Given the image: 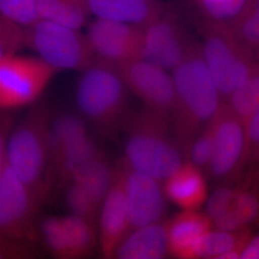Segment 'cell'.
<instances>
[{
  "instance_id": "cell-26",
  "label": "cell",
  "mask_w": 259,
  "mask_h": 259,
  "mask_svg": "<svg viewBox=\"0 0 259 259\" xmlns=\"http://www.w3.org/2000/svg\"><path fill=\"white\" fill-rule=\"evenodd\" d=\"M65 202L70 214L90 221L97 227L100 207L79 184L70 182L65 186Z\"/></svg>"
},
{
  "instance_id": "cell-34",
  "label": "cell",
  "mask_w": 259,
  "mask_h": 259,
  "mask_svg": "<svg viewBox=\"0 0 259 259\" xmlns=\"http://www.w3.org/2000/svg\"><path fill=\"white\" fill-rule=\"evenodd\" d=\"M13 126V117L10 111L0 109V179L7 165V142Z\"/></svg>"
},
{
  "instance_id": "cell-10",
  "label": "cell",
  "mask_w": 259,
  "mask_h": 259,
  "mask_svg": "<svg viewBox=\"0 0 259 259\" xmlns=\"http://www.w3.org/2000/svg\"><path fill=\"white\" fill-rule=\"evenodd\" d=\"M129 91L145 108L170 118L175 102L173 78L166 69L143 59L117 66Z\"/></svg>"
},
{
  "instance_id": "cell-23",
  "label": "cell",
  "mask_w": 259,
  "mask_h": 259,
  "mask_svg": "<svg viewBox=\"0 0 259 259\" xmlns=\"http://www.w3.org/2000/svg\"><path fill=\"white\" fill-rule=\"evenodd\" d=\"M225 102L246 125L250 117L259 110V66L257 63L248 79Z\"/></svg>"
},
{
  "instance_id": "cell-37",
  "label": "cell",
  "mask_w": 259,
  "mask_h": 259,
  "mask_svg": "<svg viewBox=\"0 0 259 259\" xmlns=\"http://www.w3.org/2000/svg\"><path fill=\"white\" fill-rule=\"evenodd\" d=\"M255 54H256L257 61H258V62H257V64H258V65L259 66V48L258 49H257V51H255Z\"/></svg>"
},
{
  "instance_id": "cell-21",
  "label": "cell",
  "mask_w": 259,
  "mask_h": 259,
  "mask_svg": "<svg viewBox=\"0 0 259 259\" xmlns=\"http://www.w3.org/2000/svg\"><path fill=\"white\" fill-rule=\"evenodd\" d=\"M61 217L67 236L71 259L91 256L97 250L98 244L97 226L72 214Z\"/></svg>"
},
{
  "instance_id": "cell-27",
  "label": "cell",
  "mask_w": 259,
  "mask_h": 259,
  "mask_svg": "<svg viewBox=\"0 0 259 259\" xmlns=\"http://www.w3.org/2000/svg\"><path fill=\"white\" fill-rule=\"evenodd\" d=\"M229 25L242 46L252 54L255 52L259 48V0Z\"/></svg>"
},
{
  "instance_id": "cell-14",
  "label": "cell",
  "mask_w": 259,
  "mask_h": 259,
  "mask_svg": "<svg viewBox=\"0 0 259 259\" xmlns=\"http://www.w3.org/2000/svg\"><path fill=\"white\" fill-rule=\"evenodd\" d=\"M193 45L173 19L157 15L143 26L141 59L166 70L176 69Z\"/></svg>"
},
{
  "instance_id": "cell-13",
  "label": "cell",
  "mask_w": 259,
  "mask_h": 259,
  "mask_svg": "<svg viewBox=\"0 0 259 259\" xmlns=\"http://www.w3.org/2000/svg\"><path fill=\"white\" fill-rule=\"evenodd\" d=\"M120 161L125 172V195L131 230L161 223L166 215V197L161 182L131 168L122 158Z\"/></svg>"
},
{
  "instance_id": "cell-25",
  "label": "cell",
  "mask_w": 259,
  "mask_h": 259,
  "mask_svg": "<svg viewBox=\"0 0 259 259\" xmlns=\"http://www.w3.org/2000/svg\"><path fill=\"white\" fill-rule=\"evenodd\" d=\"M258 217V196L252 191L236 190L231 208L217 220L229 228L241 230L254 223Z\"/></svg>"
},
{
  "instance_id": "cell-28",
  "label": "cell",
  "mask_w": 259,
  "mask_h": 259,
  "mask_svg": "<svg viewBox=\"0 0 259 259\" xmlns=\"http://www.w3.org/2000/svg\"><path fill=\"white\" fill-rule=\"evenodd\" d=\"M27 48V29L0 13V61Z\"/></svg>"
},
{
  "instance_id": "cell-29",
  "label": "cell",
  "mask_w": 259,
  "mask_h": 259,
  "mask_svg": "<svg viewBox=\"0 0 259 259\" xmlns=\"http://www.w3.org/2000/svg\"><path fill=\"white\" fill-rule=\"evenodd\" d=\"M214 145V128L212 120L196 138L189 150L187 161L207 175Z\"/></svg>"
},
{
  "instance_id": "cell-15",
  "label": "cell",
  "mask_w": 259,
  "mask_h": 259,
  "mask_svg": "<svg viewBox=\"0 0 259 259\" xmlns=\"http://www.w3.org/2000/svg\"><path fill=\"white\" fill-rule=\"evenodd\" d=\"M166 198L184 209H197L207 199V187L203 173L190 161L164 182Z\"/></svg>"
},
{
  "instance_id": "cell-12",
  "label": "cell",
  "mask_w": 259,
  "mask_h": 259,
  "mask_svg": "<svg viewBox=\"0 0 259 259\" xmlns=\"http://www.w3.org/2000/svg\"><path fill=\"white\" fill-rule=\"evenodd\" d=\"M125 189V172L120 161L115 164L111 187L100 207L97 221V252L102 258H114L116 250L131 233Z\"/></svg>"
},
{
  "instance_id": "cell-24",
  "label": "cell",
  "mask_w": 259,
  "mask_h": 259,
  "mask_svg": "<svg viewBox=\"0 0 259 259\" xmlns=\"http://www.w3.org/2000/svg\"><path fill=\"white\" fill-rule=\"evenodd\" d=\"M39 242L44 250L58 259H71L66 229L61 216L40 218L38 226Z\"/></svg>"
},
{
  "instance_id": "cell-17",
  "label": "cell",
  "mask_w": 259,
  "mask_h": 259,
  "mask_svg": "<svg viewBox=\"0 0 259 259\" xmlns=\"http://www.w3.org/2000/svg\"><path fill=\"white\" fill-rule=\"evenodd\" d=\"M166 223L169 254L185 258L187 250L199 237L211 231L212 221L206 213L184 209Z\"/></svg>"
},
{
  "instance_id": "cell-11",
  "label": "cell",
  "mask_w": 259,
  "mask_h": 259,
  "mask_svg": "<svg viewBox=\"0 0 259 259\" xmlns=\"http://www.w3.org/2000/svg\"><path fill=\"white\" fill-rule=\"evenodd\" d=\"M100 61L117 66L141 59L143 26L95 19L86 32Z\"/></svg>"
},
{
  "instance_id": "cell-2",
  "label": "cell",
  "mask_w": 259,
  "mask_h": 259,
  "mask_svg": "<svg viewBox=\"0 0 259 259\" xmlns=\"http://www.w3.org/2000/svg\"><path fill=\"white\" fill-rule=\"evenodd\" d=\"M129 90L115 65L104 61L81 71L75 100L79 115L99 134L115 139L123 131L131 112Z\"/></svg>"
},
{
  "instance_id": "cell-3",
  "label": "cell",
  "mask_w": 259,
  "mask_h": 259,
  "mask_svg": "<svg viewBox=\"0 0 259 259\" xmlns=\"http://www.w3.org/2000/svg\"><path fill=\"white\" fill-rule=\"evenodd\" d=\"M169 118L144 108L126 122L124 156L127 166L164 182L186 162L175 139L168 135Z\"/></svg>"
},
{
  "instance_id": "cell-18",
  "label": "cell",
  "mask_w": 259,
  "mask_h": 259,
  "mask_svg": "<svg viewBox=\"0 0 259 259\" xmlns=\"http://www.w3.org/2000/svg\"><path fill=\"white\" fill-rule=\"evenodd\" d=\"M97 19L144 26L157 15L148 0H83Z\"/></svg>"
},
{
  "instance_id": "cell-1",
  "label": "cell",
  "mask_w": 259,
  "mask_h": 259,
  "mask_svg": "<svg viewBox=\"0 0 259 259\" xmlns=\"http://www.w3.org/2000/svg\"><path fill=\"white\" fill-rule=\"evenodd\" d=\"M173 71L174 139L187 161L192 143L212 120L223 100L204 60L202 49L195 44Z\"/></svg>"
},
{
  "instance_id": "cell-7",
  "label": "cell",
  "mask_w": 259,
  "mask_h": 259,
  "mask_svg": "<svg viewBox=\"0 0 259 259\" xmlns=\"http://www.w3.org/2000/svg\"><path fill=\"white\" fill-rule=\"evenodd\" d=\"M59 72L38 56L15 54L0 61V109L32 106Z\"/></svg>"
},
{
  "instance_id": "cell-16",
  "label": "cell",
  "mask_w": 259,
  "mask_h": 259,
  "mask_svg": "<svg viewBox=\"0 0 259 259\" xmlns=\"http://www.w3.org/2000/svg\"><path fill=\"white\" fill-rule=\"evenodd\" d=\"M169 254L166 223L134 230L116 250L114 258L161 259Z\"/></svg>"
},
{
  "instance_id": "cell-20",
  "label": "cell",
  "mask_w": 259,
  "mask_h": 259,
  "mask_svg": "<svg viewBox=\"0 0 259 259\" xmlns=\"http://www.w3.org/2000/svg\"><path fill=\"white\" fill-rule=\"evenodd\" d=\"M37 10L40 20L80 30L90 14L83 0H37Z\"/></svg>"
},
{
  "instance_id": "cell-31",
  "label": "cell",
  "mask_w": 259,
  "mask_h": 259,
  "mask_svg": "<svg viewBox=\"0 0 259 259\" xmlns=\"http://www.w3.org/2000/svg\"><path fill=\"white\" fill-rule=\"evenodd\" d=\"M212 21L231 23L243 13L247 0H199Z\"/></svg>"
},
{
  "instance_id": "cell-35",
  "label": "cell",
  "mask_w": 259,
  "mask_h": 259,
  "mask_svg": "<svg viewBox=\"0 0 259 259\" xmlns=\"http://www.w3.org/2000/svg\"><path fill=\"white\" fill-rule=\"evenodd\" d=\"M245 127L248 141V152L250 150L252 153L259 159V110L250 117Z\"/></svg>"
},
{
  "instance_id": "cell-6",
  "label": "cell",
  "mask_w": 259,
  "mask_h": 259,
  "mask_svg": "<svg viewBox=\"0 0 259 259\" xmlns=\"http://www.w3.org/2000/svg\"><path fill=\"white\" fill-rule=\"evenodd\" d=\"M26 29L27 48L60 71H83L100 61L80 29L40 19Z\"/></svg>"
},
{
  "instance_id": "cell-8",
  "label": "cell",
  "mask_w": 259,
  "mask_h": 259,
  "mask_svg": "<svg viewBox=\"0 0 259 259\" xmlns=\"http://www.w3.org/2000/svg\"><path fill=\"white\" fill-rule=\"evenodd\" d=\"M41 206L7 163L0 179V238L38 243Z\"/></svg>"
},
{
  "instance_id": "cell-33",
  "label": "cell",
  "mask_w": 259,
  "mask_h": 259,
  "mask_svg": "<svg viewBox=\"0 0 259 259\" xmlns=\"http://www.w3.org/2000/svg\"><path fill=\"white\" fill-rule=\"evenodd\" d=\"M236 190L220 185L207 199V213L212 223L226 214L233 204Z\"/></svg>"
},
{
  "instance_id": "cell-36",
  "label": "cell",
  "mask_w": 259,
  "mask_h": 259,
  "mask_svg": "<svg viewBox=\"0 0 259 259\" xmlns=\"http://www.w3.org/2000/svg\"><path fill=\"white\" fill-rule=\"evenodd\" d=\"M240 258L259 259V235L243 248Z\"/></svg>"
},
{
  "instance_id": "cell-30",
  "label": "cell",
  "mask_w": 259,
  "mask_h": 259,
  "mask_svg": "<svg viewBox=\"0 0 259 259\" xmlns=\"http://www.w3.org/2000/svg\"><path fill=\"white\" fill-rule=\"evenodd\" d=\"M37 0H0V13L28 28L39 20Z\"/></svg>"
},
{
  "instance_id": "cell-32",
  "label": "cell",
  "mask_w": 259,
  "mask_h": 259,
  "mask_svg": "<svg viewBox=\"0 0 259 259\" xmlns=\"http://www.w3.org/2000/svg\"><path fill=\"white\" fill-rule=\"evenodd\" d=\"M44 255L38 243L0 238V259H36Z\"/></svg>"
},
{
  "instance_id": "cell-19",
  "label": "cell",
  "mask_w": 259,
  "mask_h": 259,
  "mask_svg": "<svg viewBox=\"0 0 259 259\" xmlns=\"http://www.w3.org/2000/svg\"><path fill=\"white\" fill-rule=\"evenodd\" d=\"M114 173L115 164H112L105 153L103 152L86 162L76 170L70 182H74L81 185L93 197L100 209L102 202L111 187Z\"/></svg>"
},
{
  "instance_id": "cell-5",
  "label": "cell",
  "mask_w": 259,
  "mask_h": 259,
  "mask_svg": "<svg viewBox=\"0 0 259 259\" xmlns=\"http://www.w3.org/2000/svg\"><path fill=\"white\" fill-rule=\"evenodd\" d=\"M202 54L223 101L241 87L256 63L236 38L229 23L209 20L204 25Z\"/></svg>"
},
{
  "instance_id": "cell-9",
  "label": "cell",
  "mask_w": 259,
  "mask_h": 259,
  "mask_svg": "<svg viewBox=\"0 0 259 259\" xmlns=\"http://www.w3.org/2000/svg\"><path fill=\"white\" fill-rule=\"evenodd\" d=\"M212 121L214 150L206 175L218 185H224L234 177L248 154L246 127L225 101Z\"/></svg>"
},
{
  "instance_id": "cell-4",
  "label": "cell",
  "mask_w": 259,
  "mask_h": 259,
  "mask_svg": "<svg viewBox=\"0 0 259 259\" xmlns=\"http://www.w3.org/2000/svg\"><path fill=\"white\" fill-rule=\"evenodd\" d=\"M52 116L46 105H32L23 120L13 126L6 146L7 163L45 204L51 198L49 179V134Z\"/></svg>"
},
{
  "instance_id": "cell-22",
  "label": "cell",
  "mask_w": 259,
  "mask_h": 259,
  "mask_svg": "<svg viewBox=\"0 0 259 259\" xmlns=\"http://www.w3.org/2000/svg\"><path fill=\"white\" fill-rule=\"evenodd\" d=\"M239 245L241 238L235 231H209L191 245L185 259L218 258L226 252L241 250Z\"/></svg>"
}]
</instances>
